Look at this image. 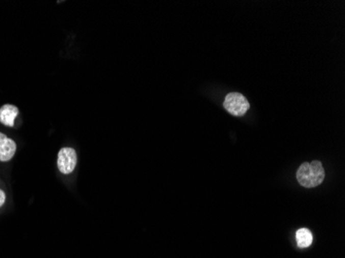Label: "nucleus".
<instances>
[{
	"label": "nucleus",
	"instance_id": "4",
	"mask_svg": "<svg viewBox=\"0 0 345 258\" xmlns=\"http://www.w3.org/2000/svg\"><path fill=\"white\" fill-rule=\"evenodd\" d=\"M17 150L16 142L9 138L6 134L0 133V161L11 160Z\"/></svg>",
	"mask_w": 345,
	"mask_h": 258
},
{
	"label": "nucleus",
	"instance_id": "6",
	"mask_svg": "<svg viewBox=\"0 0 345 258\" xmlns=\"http://www.w3.org/2000/svg\"><path fill=\"white\" fill-rule=\"evenodd\" d=\"M296 240L299 248H308L313 242V237L308 228H300L296 234Z\"/></svg>",
	"mask_w": 345,
	"mask_h": 258
},
{
	"label": "nucleus",
	"instance_id": "7",
	"mask_svg": "<svg viewBox=\"0 0 345 258\" xmlns=\"http://www.w3.org/2000/svg\"><path fill=\"white\" fill-rule=\"evenodd\" d=\"M6 203V193L4 190L0 189V207H3Z\"/></svg>",
	"mask_w": 345,
	"mask_h": 258
},
{
	"label": "nucleus",
	"instance_id": "5",
	"mask_svg": "<svg viewBox=\"0 0 345 258\" xmlns=\"http://www.w3.org/2000/svg\"><path fill=\"white\" fill-rule=\"evenodd\" d=\"M19 115V108L13 104H6L0 108V122L3 124L13 127L15 119Z\"/></svg>",
	"mask_w": 345,
	"mask_h": 258
},
{
	"label": "nucleus",
	"instance_id": "2",
	"mask_svg": "<svg viewBox=\"0 0 345 258\" xmlns=\"http://www.w3.org/2000/svg\"><path fill=\"white\" fill-rule=\"evenodd\" d=\"M223 106L231 115L242 117L247 113L250 104L244 95H242L241 93L232 92L225 96Z\"/></svg>",
	"mask_w": 345,
	"mask_h": 258
},
{
	"label": "nucleus",
	"instance_id": "1",
	"mask_svg": "<svg viewBox=\"0 0 345 258\" xmlns=\"http://www.w3.org/2000/svg\"><path fill=\"white\" fill-rule=\"evenodd\" d=\"M297 180L300 185L306 188H314L325 180V169L319 160L312 162H304L298 168Z\"/></svg>",
	"mask_w": 345,
	"mask_h": 258
},
{
	"label": "nucleus",
	"instance_id": "3",
	"mask_svg": "<svg viewBox=\"0 0 345 258\" xmlns=\"http://www.w3.org/2000/svg\"><path fill=\"white\" fill-rule=\"evenodd\" d=\"M76 153L72 148H62L57 157V166L64 175L71 174L76 166Z\"/></svg>",
	"mask_w": 345,
	"mask_h": 258
}]
</instances>
